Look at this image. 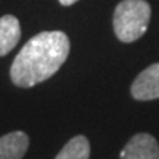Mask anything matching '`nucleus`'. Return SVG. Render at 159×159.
<instances>
[{
	"label": "nucleus",
	"mask_w": 159,
	"mask_h": 159,
	"mask_svg": "<svg viewBox=\"0 0 159 159\" xmlns=\"http://www.w3.org/2000/svg\"><path fill=\"white\" fill-rule=\"evenodd\" d=\"M150 6L146 0H122L114 12V31L122 43L142 37L150 22Z\"/></svg>",
	"instance_id": "f03ea898"
},
{
	"label": "nucleus",
	"mask_w": 159,
	"mask_h": 159,
	"mask_svg": "<svg viewBox=\"0 0 159 159\" xmlns=\"http://www.w3.org/2000/svg\"><path fill=\"white\" fill-rule=\"evenodd\" d=\"M90 158V142L84 136H75L71 139L55 159H89Z\"/></svg>",
	"instance_id": "0eeeda50"
},
{
	"label": "nucleus",
	"mask_w": 159,
	"mask_h": 159,
	"mask_svg": "<svg viewBox=\"0 0 159 159\" xmlns=\"http://www.w3.org/2000/svg\"><path fill=\"white\" fill-rule=\"evenodd\" d=\"M75 2H78V0H59V3L62 6H71V5H74Z\"/></svg>",
	"instance_id": "6e6552de"
},
{
	"label": "nucleus",
	"mask_w": 159,
	"mask_h": 159,
	"mask_svg": "<svg viewBox=\"0 0 159 159\" xmlns=\"http://www.w3.org/2000/svg\"><path fill=\"white\" fill-rule=\"evenodd\" d=\"M131 94L136 100L159 99V62L142 71L131 84Z\"/></svg>",
	"instance_id": "7ed1b4c3"
},
{
	"label": "nucleus",
	"mask_w": 159,
	"mask_h": 159,
	"mask_svg": "<svg viewBox=\"0 0 159 159\" xmlns=\"http://www.w3.org/2000/svg\"><path fill=\"white\" fill-rule=\"evenodd\" d=\"M21 39V25L16 16L5 15L0 18V56H5L18 44Z\"/></svg>",
	"instance_id": "423d86ee"
},
{
	"label": "nucleus",
	"mask_w": 159,
	"mask_h": 159,
	"mask_svg": "<svg viewBox=\"0 0 159 159\" xmlns=\"http://www.w3.org/2000/svg\"><path fill=\"white\" fill-rule=\"evenodd\" d=\"M121 159H159L156 139L146 133H139L121 150Z\"/></svg>",
	"instance_id": "20e7f679"
},
{
	"label": "nucleus",
	"mask_w": 159,
	"mask_h": 159,
	"mask_svg": "<svg viewBox=\"0 0 159 159\" xmlns=\"http://www.w3.org/2000/svg\"><path fill=\"white\" fill-rule=\"evenodd\" d=\"M71 43L63 31H43L27 41L11 66L12 83L28 89L53 77L69 55Z\"/></svg>",
	"instance_id": "f257e3e1"
},
{
	"label": "nucleus",
	"mask_w": 159,
	"mask_h": 159,
	"mask_svg": "<svg viewBox=\"0 0 159 159\" xmlns=\"http://www.w3.org/2000/svg\"><path fill=\"white\" fill-rule=\"evenodd\" d=\"M30 140L22 131H12L0 137V159H22Z\"/></svg>",
	"instance_id": "39448f33"
}]
</instances>
